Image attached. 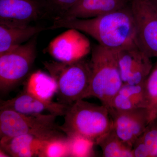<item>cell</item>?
Wrapping results in <instances>:
<instances>
[{"label": "cell", "mask_w": 157, "mask_h": 157, "mask_svg": "<svg viewBox=\"0 0 157 157\" xmlns=\"http://www.w3.org/2000/svg\"><path fill=\"white\" fill-rule=\"evenodd\" d=\"M73 29L92 37L106 48L118 50L135 43V27L129 6L86 19L56 18L47 28Z\"/></svg>", "instance_id": "1"}, {"label": "cell", "mask_w": 157, "mask_h": 157, "mask_svg": "<svg viewBox=\"0 0 157 157\" xmlns=\"http://www.w3.org/2000/svg\"><path fill=\"white\" fill-rule=\"evenodd\" d=\"M63 116L64 121L59 128L68 137L82 136L96 144L113 128L112 118L107 107L83 99L69 105Z\"/></svg>", "instance_id": "2"}, {"label": "cell", "mask_w": 157, "mask_h": 157, "mask_svg": "<svg viewBox=\"0 0 157 157\" xmlns=\"http://www.w3.org/2000/svg\"><path fill=\"white\" fill-rule=\"evenodd\" d=\"M90 84L89 97H94L109 109L111 101L124 84L118 63L117 51L97 44L90 61Z\"/></svg>", "instance_id": "3"}, {"label": "cell", "mask_w": 157, "mask_h": 157, "mask_svg": "<svg viewBox=\"0 0 157 157\" xmlns=\"http://www.w3.org/2000/svg\"><path fill=\"white\" fill-rule=\"evenodd\" d=\"M45 69L57 85L59 102L69 105L89 97L90 84V61L84 58L72 62H45Z\"/></svg>", "instance_id": "4"}, {"label": "cell", "mask_w": 157, "mask_h": 157, "mask_svg": "<svg viewBox=\"0 0 157 157\" xmlns=\"http://www.w3.org/2000/svg\"><path fill=\"white\" fill-rule=\"evenodd\" d=\"M37 36L0 53V91L6 94L29 75L37 56Z\"/></svg>", "instance_id": "5"}, {"label": "cell", "mask_w": 157, "mask_h": 157, "mask_svg": "<svg viewBox=\"0 0 157 157\" xmlns=\"http://www.w3.org/2000/svg\"><path fill=\"white\" fill-rule=\"evenodd\" d=\"M135 42L149 57L157 58V9L151 0H131Z\"/></svg>", "instance_id": "6"}, {"label": "cell", "mask_w": 157, "mask_h": 157, "mask_svg": "<svg viewBox=\"0 0 157 157\" xmlns=\"http://www.w3.org/2000/svg\"><path fill=\"white\" fill-rule=\"evenodd\" d=\"M0 110V140L59 127L57 116L51 113L27 115L9 108Z\"/></svg>", "instance_id": "7"}, {"label": "cell", "mask_w": 157, "mask_h": 157, "mask_svg": "<svg viewBox=\"0 0 157 157\" xmlns=\"http://www.w3.org/2000/svg\"><path fill=\"white\" fill-rule=\"evenodd\" d=\"M49 13L45 0H0V24L26 26Z\"/></svg>", "instance_id": "8"}, {"label": "cell", "mask_w": 157, "mask_h": 157, "mask_svg": "<svg viewBox=\"0 0 157 157\" xmlns=\"http://www.w3.org/2000/svg\"><path fill=\"white\" fill-rule=\"evenodd\" d=\"M117 51L123 83L135 85L144 82L153 67L151 58L135 43Z\"/></svg>", "instance_id": "9"}, {"label": "cell", "mask_w": 157, "mask_h": 157, "mask_svg": "<svg viewBox=\"0 0 157 157\" xmlns=\"http://www.w3.org/2000/svg\"><path fill=\"white\" fill-rule=\"evenodd\" d=\"M108 110L114 132L121 140L132 147L148 125L147 109L140 108L124 111L113 109Z\"/></svg>", "instance_id": "10"}, {"label": "cell", "mask_w": 157, "mask_h": 157, "mask_svg": "<svg viewBox=\"0 0 157 157\" xmlns=\"http://www.w3.org/2000/svg\"><path fill=\"white\" fill-rule=\"evenodd\" d=\"M81 32L73 29L57 37L47 48L56 61L72 62L84 58L90 50V42Z\"/></svg>", "instance_id": "11"}, {"label": "cell", "mask_w": 157, "mask_h": 157, "mask_svg": "<svg viewBox=\"0 0 157 157\" xmlns=\"http://www.w3.org/2000/svg\"><path fill=\"white\" fill-rule=\"evenodd\" d=\"M63 133L59 126L58 128L20 135L0 140V148L10 157H38L46 140Z\"/></svg>", "instance_id": "12"}, {"label": "cell", "mask_w": 157, "mask_h": 157, "mask_svg": "<svg viewBox=\"0 0 157 157\" xmlns=\"http://www.w3.org/2000/svg\"><path fill=\"white\" fill-rule=\"evenodd\" d=\"M0 107V108H9L27 115H37L48 111L57 116H63L68 105L42 100L24 90L10 100L1 101Z\"/></svg>", "instance_id": "13"}, {"label": "cell", "mask_w": 157, "mask_h": 157, "mask_svg": "<svg viewBox=\"0 0 157 157\" xmlns=\"http://www.w3.org/2000/svg\"><path fill=\"white\" fill-rule=\"evenodd\" d=\"M131 1V0H80L61 17L58 18H92L125 8L129 6Z\"/></svg>", "instance_id": "14"}, {"label": "cell", "mask_w": 157, "mask_h": 157, "mask_svg": "<svg viewBox=\"0 0 157 157\" xmlns=\"http://www.w3.org/2000/svg\"><path fill=\"white\" fill-rule=\"evenodd\" d=\"M144 82L132 85L124 83L111 101L108 109L130 110L145 108L147 103Z\"/></svg>", "instance_id": "15"}, {"label": "cell", "mask_w": 157, "mask_h": 157, "mask_svg": "<svg viewBox=\"0 0 157 157\" xmlns=\"http://www.w3.org/2000/svg\"><path fill=\"white\" fill-rule=\"evenodd\" d=\"M40 26H11L0 24V53L24 44L42 31Z\"/></svg>", "instance_id": "16"}, {"label": "cell", "mask_w": 157, "mask_h": 157, "mask_svg": "<svg viewBox=\"0 0 157 157\" xmlns=\"http://www.w3.org/2000/svg\"><path fill=\"white\" fill-rule=\"evenodd\" d=\"M57 90L56 82L50 74L39 70L29 76L25 90L42 100L52 101Z\"/></svg>", "instance_id": "17"}, {"label": "cell", "mask_w": 157, "mask_h": 157, "mask_svg": "<svg viewBox=\"0 0 157 157\" xmlns=\"http://www.w3.org/2000/svg\"><path fill=\"white\" fill-rule=\"evenodd\" d=\"M104 157H134L132 147L121 140L113 129L96 141Z\"/></svg>", "instance_id": "18"}, {"label": "cell", "mask_w": 157, "mask_h": 157, "mask_svg": "<svg viewBox=\"0 0 157 157\" xmlns=\"http://www.w3.org/2000/svg\"><path fill=\"white\" fill-rule=\"evenodd\" d=\"M38 157H70V139L64 133L49 138L44 143Z\"/></svg>", "instance_id": "19"}, {"label": "cell", "mask_w": 157, "mask_h": 157, "mask_svg": "<svg viewBox=\"0 0 157 157\" xmlns=\"http://www.w3.org/2000/svg\"><path fill=\"white\" fill-rule=\"evenodd\" d=\"M148 124L157 119V60L144 82Z\"/></svg>", "instance_id": "20"}, {"label": "cell", "mask_w": 157, "mask_h": 157, "mask_svg": "<svg viewBox=\"0 0 157 157\" xmlns=\"http://www.w3.org/2000/svg\"><path fill=\"white\" fill-rule=\"evenodd\" d=\"M68 137L70 142V157L94 156V147L96 144L93 140L80 136Z\"/></svg>", "instance_id": "21"}, {"label": "cell", "mask_w": 157, "mask_h": 157, "mask_svg": "<svg viewBox=\"0 0 157 157\" xmlns=\"http://www.w3.org/2000/svg\"><path fill=\"white\" fill-rule=\"evenodd\" d=\"M141 137L150 157H157V119L147 125Z\"/></svg>", "instance_id": "22"}, {"label": "cell", "mask_w": 157, "mask_h": 157, "mask_svg": "<svg viewBox=\"0 0 157 157\" xmlns=\"http://www.w3.org/2000/svg\"><path fill=\"white\" fill-rule=\"evenodd\" d=\"M50 13L56 14L55 18L61 17L65 12L80 0H45Z\"/></svg>", "instance_id": "23"}, {"label": "cell", "mask_w": 157, "mask_h": 157, "mask_svg": "<svg viewBox=\"0 0 157 157\" xmlns=\"http://www.w3.org/2000/svg\"><path fill=\"white\" fill-rule=\"evenodd\" d=\"M132 152L134 157H150L148 149L144 142L141 136L133 144Z\"/></svg>", "instance_id": "24"}, {"label": "cell", "mask_w": 157, "mask_h": 157, "mask_svg": "<svg viewBox=\"0 0 157 157\" xmlns=\"http://www.w3.org/2000/svg\"><path fill=\"white\" fill-rule=\"evenodd\" d=\"M0 157H10L7 153H6L5 151L0 149Z\"/></svg>", "instance_id": "25"}, {"label": "cell", "mask_w": 157, "mask_h": 157, "mask_svg": "<svg viewBox=\"0 0 157 157\" xmlns=\"http://www.w3.org/2000/svg\"><path fill=\"white\" fill-rule=\"evenodd\" d=\"M151 1L153 3V4H154L155 6L157 9V0H151Z\"/></svg>", "instance_id": "26"}]
</instances>
